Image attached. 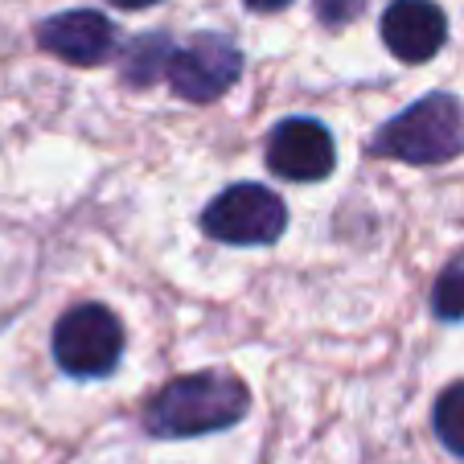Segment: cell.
Wrapping results in <instances>:
<instances>
[{
	"mask_svg": "<svg viewBox=\"0 0 464 464\" xmlns=\"http://www.w3.org/2000/svg\"><path fill=\"white\" fill-rule=\"evenodd\" d=\"M251 407L243 378L222 374V370H202V374L173 378L160 386L144 407V423L160 440H185V436H210L227 431Z\"/></svg>",
	"mask_w": 464,
	"mask_h": 464,
	"instance_id": "cell-1",
	"label": "cell"
},
{
	"mask_svg": "<svg viewBox=\"0 0 464 464\" xmlns=\"http://www.w3.org/2000/svg\"><path fill=\"white\" fill-rule=\"evenodd\" d=\"M370 152L403 165H444L464 152V107L444 91L415 99L407 111L382 123Z\"/></svg>",
	"mask_w": 464,
	"mask_h": 464,
	"instance_id": "cell-2",
	"label": "cell"
},
{
	"mask_svg": "<svg viewBox=\"0 0 464 464\" xmlns=\"http://www.w3.org/2000/svg\"><path fill=\"white\" fill-rule=\"evenodd\" d=\"M53 358L71 378H107L123 358V324L111 308L79 304L53 324Z\"/></svg>",
	"mask_w": 464,
	"mask_h": 464,
	"instance_id": "cell-3",
	"label": "cell"
},
{
	"mask_svg": "<svg viewBox=\"0 0 464 464\" xmlns=\"http://www.w3.org/2000/svg\"><path fill=\"white\" fill-rule=\"evenodd\" d=\"M288 227V206L267 185H230L202 210V230L230 246H263L276 243Z\"/></svg>",
	"mask_w": 464,
	"mask_h": 464,
	"instance_id": "cell-4",
	"label": "cell"
},
{
	"mask_svg": "<svg viewBox=\"0 0 464 464\" xmlns=\"http://www.w3.org/2000/svg\"><path fill=\"white\" fill-rule=\"evenodd\" d=\"M238 71H243V53H238V45L230 37L198 34L181 50H173V58L165 66V79L189 103H210L222 91L235 87Z\"/></svg>",
	"mask_w": 464,
	"mask_h": 464,
	"instance_id": "cell-5",
	"label": "cell"
},
{
	"mask_svg": "<svg viewBox=\"0 0 464 464\" xmlns=\"http://www.w3.org/2000/svg\"><path fill=\"white\" fill-rule=\"evenodd\" d=\"M267 165L284 181H324L337 165L334 131L321 120H284L267 140Z\"/></svg>",
	"mask_w": 464,
	"mask_h": 464,
	"instance_id": "cell-6",
	"label": "cell"
},
{
	"mask_svg": "<svg viewBox=\"0 0 464 464\" xmlns=\"http://www.w3.org/2000/svg\"><path fill=\"white\" fill-rule=\"evenodd\" d=\"M37 45L74 66H99L115 50V25L95 9H74L37 25Z\"/></svg>",
	"mask_w": 464,
	"mask_h": 464,
	"instance_id": "cell-7",
	"label": "cell"
},
{
	"mask_svg": "<svg viewBox=\"0 0 464 464\" xmlns=\"http://www.w3.org/2000/svg\"><path fill=\"white\" fill-rule=\"evenodd\" d=\"M448 17L431 0H394L382 13V42L399 62H428L444 50Z\"/></svg>",
	"mask_w": 464,
	"mask_h": 464,
	"instance_id": "cell-8",
	"label": "cell"
},
{
	"mask_svg": "<svg viewBox=\"0 0 464 464\" xmlns=\"http://www.w3.org/2000/svg\"><path fill=\"white\" fill-rule=\"evenodd\" d=\"M173 58V42L165 34H149L136 37L123 53V82H136V87H149V82L165 79V66Z\"/></svg>",
	"mask_w": 464,
	"mask_h": 464,
	"instance_id": "cell-9",
	"label": "cell"
},
{
	"mask_svg": "<svg viewBox=\"0 0 464 464\" xmlns=\"http://www.w3.org/2000/svg\"><path fill=\"white\" fill-rule=\"evenodd\" d=\"M436 436L452 456H464V382H452L436 399Z\"/></svg>",
	"mask_w": 464,
	"mask_h": 464,
	"instance_id": "cell-10",
	"label": "cell"
},
{
	"mask_svg": "<svg viewBox=\"0 0 464 464\" xmlns=\"http://www.w3.org/2000/svg\"><path fill=\"white\" fill-rule=\"evenodd\" d=\"M431 308L440 321H460L464 316V255H456L440 272L436 288H431Z\"/></svg>",
	"mask_w": 464,
	"mask_h": 464,
	"instance_id": "cell-11",
	"label": "cell"
},
{
	"mask_svg": "<svg viewBox=\"0 0 464 464\" xmlns=\"http://www.w3.org/2000/svg\"><path fill=\"white\" fill-rule=\"evenodd\" d=\"M362 9H366V0H316V17L324 25H350Z\"/></svg>",
	"mask_w": 464,
	"mask_h": 464,
	"instance_id": "cell-12",
	"label": "cell"
},
{
	"mask_svg": "<svg viewBox=\"0 0 464 464\" xmlns=\"http://www.w3.org/2000/svg\"><path fill=\"white\" fill-rule=\"evenodd\" d=\"M243 5L255 13H280V9H288L292 0H243Z\"/></svg>",
	"mask_w": 464,
	"mask_h": 464,
	"instance_id": "cell-13",
	"label": "cell"
},
{
	"mask_svg": "<svg viewBox=\"0 0 464 464\" xmlns=\"http://www.w3.org/2000/svg\"><path fill=\"white\" fill-rule=\"evenodd\" d=\"M115 9H152V5H160V0H111Z\"/></svg>",
	"mask_w": 464,
	"mask_h": 464,
	"instance_id": "cell-14",
	"label": "cell"
}]
</instances>
